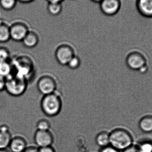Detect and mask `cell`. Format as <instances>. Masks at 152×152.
Returning <instances> with one entry per match:
<instances>
[{
  "instance_id": "obj_1",
  "label": "cell",
  "mask_w": 152,
  "mask_h": 152,
  "mask_svg": "<svg viewBox=\"0 0 152 152\" xmlns=\"http://www.w3.org/2000/svg\"><path fill=\"white\" fill-rule=\"evenodd\" d=\"M110 145L122 151L133 145L134 140L131 134L122 128L113 129L110 133Z\"/></svg>"
},
{
  "instance_id": "obj_2",
  "label": "cell",
  "mask_w": 152,
  "mask_h": 152,
  "mask_svg": "<svg viewBox=\"0 0 152 152\" xmlns=\"http://www.w3.org/2000/svg\"><path fill=\"white\" fill-rule=\"evenodd\" d=\"M62 106L61 98L55 92L44 96L41 100V109L43 113L48 117H53L58 115Z\"/></svg>"
},
{
  "instance_id": "obj_3",
  "label": "cell",
  "mask_w": 152,
  "mask_h": 152,
  "mask_svg": "<svg viewBox=\"0 0 152 152\" xmlns=\"http://www.w3.org/2000/svg\"><path fill=\"white\" fill-rule=\"evenodd\" d=\"M27 81L25 78L16 75H12L6 78L5 90L13 96H19L26 92Z\"/></svg>"
},
{
  "instance_id": "obj_4",
  "label": "cell",
  "mask_w": 152,
  "mask_h": 152,
  "mask_svg": "<svg viewBox=\"0 0 152 152\" xmlns=\"http://www.w3.org/2000/svg\"><path fill=\"white\" fill-rule=\"evenodd\" d=\"M125 63L128 68L134 71H138L147 65V60L144 54L137 50L129 53L126 58Z\"/></svg>"
},
{
  "instance_id": "obj_5",
  "label": "cell",
  "mask_w": 152,
  "mask_h": 152,
  "mask_svg": "<svg viewBox=\"0 0 152 152\" xmlns=\"http://www.w3.org/2000/svg\"><path fill=\"white\" fill-rule=\"evenodd\" d=\"M55 80L50 75L42 76L37 82V88L41 94L44 95L55 93L57 89Z\"/></svg>"
},
{
  "instance_id": "obj_6",
  "label": "cell",
  "mask_w": 152,
  "mask_h": 152,
  "mask_svg": "<svg viewBox=\"0 0 152 152\" xmlns=\"http://www.w3.org/2000/svg\"><path fill=\"white\" fill-rule=\"evenodd\" d=\"M10 39L17 42H22L29 32L28 26L22 21H16L10 26Z\"/></svg>"
},
{
  "instance_id": "obj_7",
  "label": "cell",
  "mask_w": 152,
  "mask_h": 152,
  "mask_svg": "<svg viewBox=\"0 0 152 152\" xmlns=\"http://www.w3.org/2000/svg\"><path fill=\"white\" fill-rule=\"evenodd\" d=\"M75 55L74 49L70 45L67 44L59 45L55 53L56 60L61 66H67L69 61Z\"/></svg>"
},
{
  "instance_id": "obj_8",
  "label": "cell",
  "mask_w": 152,
  "mask_h": 152,
  "mask_svg": "<svg viewBox=\"0 0 152 152\" xmlns=\"http://www.w3.org/2000/svg\"><path fill=\"white\" fill-rule=\"evenodd\" d=\"M101 12L107 17H112L118 13L121 9V0H102L99 3Z\"/></svg>"
},
{
  "instance_id": "obj_9",
  "label": "cell",
  "mask_w": 152,
  "mask_h": 152,
  "mask_svg": "<svg viewBox=\"0 0 152 152\" xmlns=\"http://www.w3.org/2000/svg\"><path fill=\"white\" fill-rule=\"evenodd\" d=\"M34 142L37 148L52 146L54 142V137L52 133L49 131H36L34 135Z\"/></svg>"
},
{
  "instance_id": "obj_10",
  "label": "cell",
  "mask_w": 152,
  "mask_h": 152,
  "mask_svg": "<svg viewBox=\"0 0 152 152\" xmlns=\"http://www.w3.org/2000/svg\"><path fill=\"white\" fill-rule=\"evenodd\" d=\"M136 7L142 17L152 18V0H136Z\"/></svg>"
},
{
  "instance_id": "obj_11",
  "label": "cell",
  "mask_w": 152,
  "mask_h": 152,
  "mask_svg": "<svg viewBox=\"0 0 152 152\" xmlns=\"http://www.w3.org/2000/svg\"><path fill=\"white\" fill-rule=\"evenodd\" d=\"M28 146L26 138L18 135L12 137L9 148L11 152H23Z\"/></svg>"
},
{
  "instance_id": "obj_12",
  "label": "cell",
  "mask_w": 152,
  "mask_h": 152,
  "mask_svg": "<svg viewBox=\"0 0 152 152\" xmlns=\"http://www.w3.org/2000/svg\"><path fill=\"white\" fill-rule=\"evenodd\" d=\"M12 137L8 126L2 125L0 126V149L9 148Z\"/></svg>"
},
{
  "instance_id": "obj_13",
  "label": "cell",
  "mask_w": 152,
  "mask_h": 152,
  "mask_svg": "<svg viewBox=\"0 0 152 152\" xmlns=\"http://www.w3.org/2000/svg\"><path fill=\"white\" fill-rule=\"evenodd\" d=\"M39 37L34 31L29 30L22 41L23 45L27 48H34L38 45Z\"/></svg>"
},
{
  "instance_id": "obj_14",
  "label": "cell",
  "mask_w": 152,
  "mask_h": 152,
  "mask_svg": "<svg viewBox=\"0 0 152 152\" xmlns=\"http://www.w3.org/2000/svg\"><path fill=\"white\" fill-rule=\"evenodd\" d=\"M139 130L145 134L152 132V115H147L143 117L138 122Z\"/></svg>"
},
{
  "instance_id": "obj_15",
  "label": "cell",
  "mask_w": 152,
  "mask_h": 152,
  "mask_svg": "<svg viewBox=\"0 0 152 152\" xmlns=\"http://www.w3.org/2000/svg\"><path fill=\"white\" fill-rule=\"evenodd\" d=\"M95 142L100 148L109 146L110 145V133L103 131L98 133L96 137Z\"/></svg>"
},
{
  "instance_id": "obj_16",
  "label": "cell",
  "mask_w": 152,
  "mask_h": 152,
  "mask_svg": "<svg viewBox=\"0 0 152 152\" xmlns=\"http://www.w3.org/2000/svg\"><path fill=\"white\" fill-rule=\"evenodd\" d=\"M10 26L0 20V43H6L10 40Z\"/></svg>"
},
{
  "instance_id": "obj_17",
  "label": "cell",
  "mask_w": 152,
  "mask_h": 152,
  "mask_svg": "<svg viewBox=\"0 0 152 152\" xmlns=\"http://www.w3.org/2000/svg\"><path fill=\"white\" fill-rule=\"evenodd\" d=\"M13 72L12 63L9 61L0 62V76L7 78L12 75Z\"/></svg>"
},
{
  "instance_id": "obj_18",
  "label": "cell",
  "mask_w": 152,
  "mask_h": 152,
  "mask_svg": "<svg viewBox=\"0 0 152 152\" xmlns=\"http://www.w3.org/2000/svg\"><path fill=\"white\" fill-rule=\"evenodd\" d=\"M47 11L48 13L53 16L59 15L63 10L62 3H48Z\"/></svg>"
},
{
  "instance_id": "obj_19",
  "label": "cell",
  "mask_w": 152,
  "mask_h": 152,
  "mask_svg": "<svg viewBox=\"0 0 152 152\" xmlns=\"http://www.w3.org/2000/svg\"><path fill=\"white\" fill-rule=\"evenodd\" d=\"M136 147L138 152H152V142L147 140L140 141Z\"/></svg>"
},
{
  "instance_id": "obj_20",
  "label": "cell",
  "mask_w": 152,
  "mask_h": 152,
  "mask_svg": "<svg viewBox=\"0 0 152 152\" xmlns=\"http://www.w3.org/2000/svg\"><path fill=\"white\" fill-rule=\"evenodd\" d=\"M17 0H0V7L5 11H10L16 7Z\"/></svg>"
},
{
  "instance_id": "obj_21",
  "label": "cell",
  "mask_w": 152,
  "mask_h": 152,
  "mask_svg": "<svg viewBox=\"0 0 152 152\" xmlns=\"http://www.w3.org/2000/svg\"><path fill=\"white\" fill-rule=\"evenodd\" d=\"M37 130L41 131H49L50 129V121L45 119H42L37 121L36 124Z\"/></svg>"
},
{
  "instance_id": "obj_22",
  "label": "cell",
  "mask_w": 152,
  "mask_h": 152,
  "mask_svg": "<svg viewBox=\"0 0 152 152\" xmlns=\"http://www.w3.org/2000/svg\"><path fill=\"white\" fill-rule=\"evenodd\" d=\"M81 64L80 58L79 57L75 55L71 59L68 63L67 66L71 69H76L78 68Z\"/></svg>"
},
{
  "instance_id": "obj_23",
  "label": "cell",
  "mask_w": 152,
  "mask_h": 152,
  "mask_svg": "<svg viewBox=\"0 0 152 152\" xmlns=\"http://www.w3.org/2000/svg\"><path fill=\"white\" fill-rule=\"evenodd\" d=\"M10 53L8 49L0 47V62L10 61Z\"/></svg>"
},
{
  "instance_id": "obj_24",
  "label": "cell",
  "mask_w": 152,
  "mask_h": 152,
  "mask_svg": "<svg viewBox=\"0 0 152 152\" xmlns=\"http://www.w3.org/2000/svg\"><path fill=\"white\" fill-rule=\"evenodd\" d=\"M99 152H121V151L110 145L104 148H100Z\"/></svg>"
},
{
  "instance_id": "obj_25",
  "label": "cell",
  "mask_w": 152,
  "mask_h": 152,
  "mask_svg": "<svg viewBox=\"0 0 152 152\" xmlns=\"http://www.w3.org/2000/svg\"><path fill=\"white\" fill-rule=\"evenodd\" d=\"M38 152H56V151L55 149L52 146H49L38 148Z\"/></svg>"
},
{
  "instance_id": "obj_26",
  "label": "cell",
  "mask_w": 152,
  "mask_h": 152,
  "mask_svg": "<svg viewBox=\"0 0 152 152\" xmlns=\"http://www.w3.org/2000/svg\"><path fill=\"white\" fill-rule=\"evenodd\" d=\"M6 78L0 76V92L5 90Z\"/></svg>"
},
{
  "instance_id": "obj_27",
  "label": "cell",
  "mask_w": 152,
  "mask_h": 152,
  "mask_svg": "<svg viewBox=\"0 0 152 152\" xmlns=\"http://www.w3.org/2000/svg\"><path fill=\"white\" fill-rule=\"evenodd\" d=\"M23 152H38V148L36 146H28Z\"/></svg>"
},
{
  "instance_id": "obj_28",
  "label": "cell",
  "mask_w": 152,
  "mask_h": 152,
  "mask_svg": "<svg viewBox=\"0 0 152 152\" xmlns=\"http://www.w3.org/2000/svg\"><path fill=\"white\" fill-rule=\"evenodd\" d=\"M121 152H138V151L136 146L133 145L122 151Z\"/></svg>"
},
{
  "instance_id": "obj_29",
  "label": "cell",
  "mask_w": 152,
  "mask_h": 152,
  "mask_svg": "<svg viewBox=\"0 0 152 152\" xmlns=\"http://www.w3.org/2000/svg\"><path fill=\"white\" fill-rule=\"evenodd\" d=\"M35 0H17L18 2L22 4H29L33 2Z\"/></svg>"
},
{
  "instance_id": "obj_30",
  "label": "cell",
  "mask_w": 152,
  "mask_h": 152,
  "mask_svg": "<svg viewBox=\"0 0 152 152\" xmlns=\"http://www.w3.org/2000/svg\"><path fill=\"white\" fill-rule=\"evenodd\" d=\"M48 3H62L64 0H46Z\"/></svg>"
},
{
  "instance_id": "obj_31",
  "label": "cell",
  "mask_w": 152,
  "mask_h": 152,
  "mask_svg": "<svg viewBox=\"0 0 152 152\" xmlns=\"http://www.w3.org/2000/svg\"><path fill=\"white\" fill-rule=\"evenodd\" d=\"M91 1L93 2L99 4L102 0H90Z\"/></svg>"
},
{
  "instance_id": "obj_32",
  "label": "cell",
  "mask_w": 152,
  "mask_h": 152,
  "mask_svg": "<svg viewBox=\"0 0 152 152\" xmlns=\"http://www.w3.org/2000/svg\"><path fill=\"white\" fill-rule=\"evenodd\" d=\"M0 152H10L7 149H0Z\"/></svg>"
},
{
  "instance_id": "obj_33",
  "label": "cell",
  "mask_w": 152,
  "mask_h": 152,
  "mask_svg": "<svg viewBox=\"0 0 152 152\" xmlns=\"http://www.w3.org/2000/svg\"><path fill=\"white\" fill-rule=\"evenodd\" d=\"M1 20V19H0V20Z\"/></svg>"
}]
</instances>
